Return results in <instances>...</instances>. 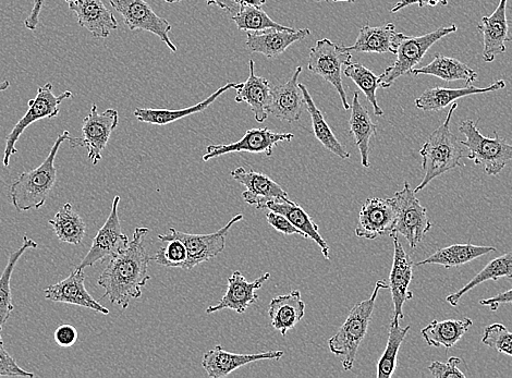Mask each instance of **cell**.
Segmentation results:
<instances>
[{"instance_id": "603a6c76", "label": "cell", "mask_w": 512, "mask_h": 378, "mask_svg": "<svg viewBox=\"0 0 512 378\" xmlns=\"http://www.w3.org/2000/svg\"><path fill=\"white\" fill-rule=\"evenodd\" d=\"M301 72L302 67H297L294 75L286 83L272 90L270 104L267 107L268 115H273L287 123H296L300 120L306 104L299 85Z\"/></svg>"}, {"instance_id": "30bf717a", "label": "cell", "mask_w": 512, "mask_h": 378, "mask_svg": "<svg viewBox=\"0 0 512 378\" xmlns=\"http://www.w3.org/2000/svg\"><path fill=\"white\" fill-rule=\"evenodd\" d=\"M118 124L119 113L116 109L109 108L100 114L94 103L90 114L83 120L82 138H73L70 144L72 148H87L90 161L97 165L103 160V151Z\"/></svg>"}, {"instance_id": "ac0fdd59", "label": "cell", "mask_w": 512, "mask_h": 378, "mask_svg": "<svg viewBox=\"0 0 512 378\" xmlns=\"http://www.w3.org/2000/svg\"><path fill=\"white\" fill-rule=\"evenodd\" d=\"M284 355V351L280 350L254 353V355H237V353L227 352L222 346H216L214 349L204 353L202 367L207 376L211 378H224L250 363L264 360L277 361L282 359Z\"/></svg>"}, {"instance_id": "8d00e7d4", "label": "cell", "mask_w": 512, "mask_h": 378, "mask_svg": "<svg viewBox=\"0 0 512 378\" xmlns=\"http://www.w3.org/2000/svg\"><path fill=\"white\" fill-rule=\"evenodd\" d=\"M501 278L512 279V252L499 256V258L487 264L465 287L455 292V294L449 295L446 301L451 307H457L460 299L473 288L487 282V280L497 282Z\"/></svg>"}, {"instance_id": "83f0119b", "label": "cell", "mask_w": 512, "mask_h": 378, "mask_svg": "<svg viewBox=\"0 0 512 378\" xmlns=\"http://www.w3.org/2000/svg\"><path fill=\"white\" fill-rule=\"evenodd\" d=\"M254 60H250L249 78L237 90L235 101L237 103H247L251 107L254 118L259 124H263L268 117L267 107L270 104L272 89L270 81L255 75Z\"/></svg>"}, {"instance_id": "d6986e66", "label": "cell", "mask_w": 512, "mask_h": 378, "mask_svg": "<svg viewBox=\"0 0 512 378\" xmlns=\"http://www.w3.org/2000/svg\"><path fill=\"white\" fill-rule=\"evenodd\" d=\"M394 239V261L392 272H390L388 289L392 291L394 303L393 320L405 319L404 304L413 298V292L409 289L413 276L414 263L409 254L402 247L398 236Z\"/></svg>"}, {"instance_id": "f5cc1de1", "label": "cell", "mask_w": 512, "mask_h": 378, "mask_svg": "<svg viewBox=\"0 0 512 378\" xmlns=\"http://www.w3.org/2000/svg\"><path fill=\"white\" fill-rule=\"evenodd\" d=\"M240 7L250 6L255 8H262L266 4V0H237Z\"/></svg>"}, {"instance_id": "836d02e7", "label": "cell", "mask_w": 512, "mask_h": 378, "mask_svg": "<svg viewBox=\"0 0 512 378\" xmlns=\"http://www.w3.org/2000/svg\"><path fill=\"white\" fill-rule=\"evenodd\" d=\"M300 89L303 94L304 103L307 105V111L312 119V127L316 140H318L324 148L340 157L341 160H349L350 153L345 146L341 144L335 136V133L326 123L323 113L316 107L312 96L306 85L300 83Z\"/></svg>"}, {"instance_id": "e575fe53", "label": "cell", "mask_w": 512, "mask_h": 378, "mask_svg": "<svg viewBox=\"0 0 512 378\" xmlns=\"http://www.w3.org/2000/svg\"><path fill=\"white\" fill-rule=\"evenodd\" d=\"M496 251L497 249L494 247L473 246L471 243H467V245H454L437 250L428 259L414 265H442L446 268L457 267Z\"/></svg>"}, {"instance_id": "9c48e42d", "label": "cell", "mask_w": 512, "mask_h": 378, "mask_svg": "<svg viewBox=\"0 0 512 378\" xmlns=\"http://www.w3.org/2000/svg\"><path fill=\"white\" fill-rule=\"evenodd\" d=\"M72 96L73 94L71 91H65L63 94L55 95L53 84L51 82H47L43 87H39L38 95L28 103V112L18 121L14 129H12L8 134L3 160L5 167L9 166L10 158L18 152L16 144L24 130L35 124L36 121L57 117L60 113V104L65 100L72 99Z\"/></svg>"}, {"instance_id": "7bdbcfd3", "label": "cell", "mask_w": 512, "mask_h": 378, "mask_svg": "<svg viewBox=\"0 0 512 378\" xmlns=\"http://www.w3.org/2000/svg\"><path fill=\"white\" fill-rule=\"evenodd\" d=\"M482 344L512 358V333L503 324L495 323L487 326Z\"/></svg>"}, {"instance_id": "60d3db41", "label": "cell", "mask_w": 512, "mask_h": 378, "mask_svg": "<svg viewBox=\"0 0 512 378\" xmlns=\"http://www.w3.org/2000/svg\"><path fill=\"white\" fill-rule=\"evenodd\" d=\"M233 21L236 23L239 30L247 32H262L268 29H289L275 22L261 8L250 6L240 7L237 14L233 16Z\"/></svg>"}, {"instance_id": "6f0895ef", "label": "cell", "mask_w": 512, "mask_h": 378, "mask_svg": "<svg viewBox=\"0 0 512 378\" xmlns=\"http://www.w3.org/2000/svg\"><path fill=\"white\" fill-rule=\"evenodd\" d=\"M66 3H72V2H76V0H65Z\"/></svg>"}, {"instance_id": "5b68a950", "label": "cell", "mask_w": 512, "mask_h": 378, "mask_svg": "<svg viewBox=\"0 0 512 378\" xmlns=\"http://www.w3.org/2000/svg\"><path fill=\"white\" fill-rule=\"evenodd\" d=\"M458 31L456 24L438 28L421 36H408L399 33L397 40L396 60L380 76L381 87L389 89L402 76L409 75L412 69L422 62L430 48L445 36Z\"/></svg>"}, {"instance_id": "f6af8a7d", "label": "cell", "mask_w": 512, "mask_h": 378, "mask_svg": "<svg viewBox=\"0 0 512 378\" xmlns=\"http://www.w3.org/2000/svg\"><path fill=\"white\" fill-rule=\"evenodd\" d=\"M463 360L458 357H451L447 363L433 361L428 370L435 378H466L467 375L459 369V364Z\"/></svg>"}, {"instance_id": "4dcf8cb0", "label": "cell", "mask_w": 512, "mask_h": 378, "mask_svg": "<svg viewBox=\"0 0 512 378\" xmlns=\"http://www.w3.org/2000/svg\"><path fill=\"white\" fill-rule=\"evenodd\" d=\"M266 209L284 215L292 225L301 231L304 238L313 240L320 247L324 258L329 260V247L319 233V226L299 204L292 201L271 202L266 205Z\"/></svg>"}, {"instance_id": "6da1fadb", "label": "cell", "mask_w": 512, "mask_h": 378, "mask_svg": "<svg viewBox=\"0 0 512 378\" xmlns=\"http://www.w3.org/2000/svg\"><path fill=\"white\" fill-rule=\"evenodd\" d=\"M149 233V228H136L128 248L111 258L97 282L105 290L102 299L108 297L112 304L126 310L131 300L142 297V288L151 279L149 265L153 261L144 247Z\"/></svg>"}, {"instance_id": "ba28073f", "label": "cell", "mask_w": 512, "mask_h": 378, "mask_svg": "<svg viewBox=\"0 0 512 378\" xmlns=\"http://www.w3.org/2000/svg\"><path fill=\"white\" fill-rule=\"evenodd\" d=\"M397 217L390 237L404 236L411 249H416L432 229L425 207L416 197V193L410 188L409 182H405L404 189L395 194Z\"/></svg>"}, {"instance_id": "b9f144b4", "label": "cell", "mask_w": 512, "mask_h": 378, "mask_svg": "<svg viewBox=\"0 0 512 378\" xmlns=\"http://www.w3.org/2000/svg\"><path fill=\"white\" fill-rule=\"evenodd\" d=\"M164 246L153 256V261L166 267L184 268L188 260V251L184 243L177 238L158 235Z\"/></svg>"}, {"instance_id": "7402d4cb", "label": "cell", "mask_w": 512, "mask_h": 378, "mask_svg": "<svg viewBox=\"0 0 512 378\" xmlns=\"http://www.w3.org/2000/svg\"><path fill=\"white\" fill-rule=\"evenodd\" d=\"M69 9L76 15L80 27L88 30L95 39H107L118 29V22L103 0H76L69 3Z\"/></svg>"}, {"instance_id": "8992f818", "label": "cell", "mask_w": 512, "mask_h": 378, "mask_svg": "<svg viewBox=\"0 0 512 378\" xmlns=\"http://www.w3.org/2000/svg\"><path fill=\"white\" fill-rule=\"evenodd\" d=\"M478 123L472 119L462 121L459 131L466 137L461 141L469 150L467 157L475 165H482L489 176H498L509 162L512 161V144L498 136L486 138L478 129Z\"/></svg>"}, {"instance_id": "277c9868", "label": "cell", "mask_w": 512, "mask_h": 378, "mask_svg": "<svg viewBox=\"0 0 512 378\" xmlns=\"http://www.w3.org/2000/svg\"><path fill=\"white\" fill-rule=\"evenodd\" d=\"M382 289H388L385 280L376 283L370 299L359 302L352 308L346 322L328 341L329 350L340 359L345 371H351L355 365L359 347L368 334L375 303Z\"/></svg>"}, {"instance_id": "7a4b0ae2", "label": "cell", "mask_w": 512, "mask_h": 378, "mask_svg": "<svg viewBox=\"0 0 512 378\" xmlns=\"http://www.w3.org/2000/svg\"><path fill=\"white\" fill-rule=\"evenodd\" d=\"M69 131L59 134L46 160L34 169L23 172L10 187V200L19 212L40 210L50 198L57 181L56 156L65 141H72Z\"/></svg>"}, {"instance_id": "74e56055", "label": "cell", "mask_w": 512, "mask_h": 378, "mask_svg": "<svg viewBox=\"0 0 512 378\" xmlns=\"http://www.w3.org/2000/svg\"><path fill=\"white\" fill-rule=\"evenodd\" d=\"M36 248H38V243L28 236H24L22 246L10 254L8 264L2 276H0V333H2L4 326L9 320L11 312L15 310L10 288L12 273H14L15 267L23 253L29 249Z\"/></svg>"}, {"instance_id": "8fae6325", "label": "cell", "mask_w": 512, "mask_h": 378, "mask_svg": "<svg viewBox=\"0 0 512 378\" xmlns=\"http://www.w3.org/2000/svg\"><path fill=\"white\" fill-rule=\"evenodd\" d=\"M108 2L123 16L129 30L153 33L169 47L170 51L177 53L176 45L169 39L172 24L166 19L157 16L156 12L145 0H108Z\"/></svg>"}, {"instance_id": "484cf974", "label": "cell", "mask_w": 512, "mask_h": 378, "mask_svg": "<svg viewBox=\"0 0 512 378\" xmlns=\"http://www.w3.org/2000/svg\"><path fill=\"white\" fill-rule=\"evenodd\" d=\"M506 88L504 80H499L487 88H477L473 85H466L461 89L433 88L425 90L416 100L418 109L424 112H440L462 97L501 91Z\"/></svg>"}, {"instance_id": "52a82bcc", "label": "cell", "mask_w": 512, "mask_h": 378, "mask_svg": "<svg viewBox=\"0 0 512 378\" xmlns=\"http://www.w3.org/2000/svg\"><path fill=\"white\" fill-rule=\"evenodd\" d=\"M352 55L345 46H339L331 40L323 39L315 43L311 48L308 69L314 75L331 83L340 96L345 111H349L351 105L343 83V69L351 63Z\"/></svg>"}, {"instance_id": "db71d44e", "label": "cell", "mask_w": 512, "mask_h": 378, "mask_svg": "<svg viewBox=\"0 0 512 378\" xmlns=\"http://www.w3.org/2000/svg\"><path fill=\"white\" fill-rule=\"evenodd\" d=\"M10 88V82L8 80H5L4 82L0 83V92H4Z\"/></svg>"}, {"instance_id": "4fadbf2b", "label": "cell", "mask_w": 512, "mask_h": 378, "mask_svg": "<svg viewBox=\"0 0 512 378\" xmlns=\"http://www.w3.org/2000/svg\"><path fill=\"white\" fill-rule=\"evenodd\" d=\"M119 203L120 197L117 195L113 201L111 214L93 239L90 251L77 267L79 270H84V268L92 267L97 262H104L108 258H113V256L128 248L130 240L121 228L118 215Z\"/></svg>"}, {"instance_id": "2e32d148", "label": "cell", "mask_w": 512, "mask_h": 378, "mask_svg": "<svg viewBox=\"0 0 512 378\" xmlns=\"http://www.w3.org/2000/svg\"><path fill=\"white\" fill-rule=\"evenodd\" d=\"M230 176L247 188L242 193L243 201L258 210L266 209V205L271 202L290 201L283 187L262 173L239 167L230 172Z\"/></svg>"}, {"instance_id": "9a60e30c", "label": "cell", "mask_w": 512, "mask_h": 378, "mask_svg": "<svg viewBox=\"0 0 512 378\" xmlns=\"http://www.w3.org/2000/svg\"><path fill=\"white\" fill-rule=\"evenodd\" d=\"M397 217L395 199L371 198L364 202L359 214L356 236L374 240L393 230Z\"/></svg>"}, {"instance_id": "11a10c76", "label": "cell", "mask_w": 512, "mask_h": 378, "mask_svg": "<svg viewBox=\"0 0 512 378\" xmlns=\"http://www.w3.org/2000/svg\"><path fill=\"white\" fill-rule=\"evenodd\" d=\"M327 2L355 4L357 0H327Z\"/></svg>"}, {"instance_id": "d590c367", "label": "cell", "mask_w": 512, "mask_h": 378, "mask_svg": "<svg viewBox=\"0 0 512 378\" xmlns=\"http://www.w3.org/2000/svg\"><path fill=\"white\" fill-rule=\"evenodd\" d=\"M48 224L53 227L60 241L70 245H81L87 234V225L70 203H66Z\"/></svg>"}, {"instance_id": "7c38bea8", "label": "cell", "mask_w": 512, "mask_h": 378, "mask_svg": "<svg viewBox=\"0 0 512 378\" xmlns=\"http://www.w3.org/2000/svg\"><path fill=\"white\" fill-rule=\"evenodd\" d=\"M243 219L242 214H238L231 218L230 221L222 229H219L214 234L209 235H192L181 233V231L170 228L168 237L177 238L187 248L188 260L184 266V270L190 271L195 266L210 261L218 254H221L226 247V238L229 231L235 224L241 222Z\"/></svg>"}, {"instance_id": "f907efd6", "label": "cell", "mask_w": 512, "mask_h": 378, "mask_svg": "<svg viewBox=\"0 0 512 378\" xmlns=\"http://www.w3.org/2000/svg\"><path fill=\"white\" fill-rule=\"evenodd\" d=\"M480 304L481 306L491 308L492 311H497L502 304H512V289L502 292V294H498L493 298L481 300Z\"/></svg>"}, {"instance_id": "ffe728a7", "label": "cell", "mask_w": 512, "mask_h": 378, "mask_svg": "<svg viewBox=\"0 0 512 378\" xmlns=\"http://www.w3.org/2000/svg\"><path fill=\"white\" fill-rule=\"evenodd\" d=\"M84 270L76 268L66 279L44 290V297L47 300L59 303L72 304L85 309L93 310L105 315L109 314L99 301H96L84 285Z\"/></svg>"}, {"instance_id": "44dd1931", "label": "cell", "mask_w": 512, "mask_h": 378, "mask_svg": "<svg viewBox=\"0 0 512 378\" xmlns=\"http://www.w3.org/2000/svg\"><path fill=\"white\" fill-rule=\"evenodd\" d=\"M508 0H499L496 10L490 17H483L478 30L483 35V59L493 63L498 55L506 52V43L512 42L507 20Z\"/></svg>"}, {"instance_id": "ee69618b", "label": "cell", "mask_w": 512, "mask_h": 378, "mask_svg": "<svg viewBox=\"0 0 512 378\" xmlns=\"http://www.w3.org/2000/svg\"><path fill=\"white\" fill-rule=\"evenodd\" d=\"M34 377V373L23 370L19 367L14 358L4 346L2 335H0V377Z\"/></svg>"}, {"instance_id": "681fc988", "label": "cell", "mask_w": 512, "mask_h": 378, "mask_svg": "<svg viewBox=\"0 0 512 378\" xmlns=\"http://www.w3.org/2000/svg\"><path fill=\"white\" fill-rule=\"evenodd\" d=\"M412 5H418L420 8L425 6L435 7L437 5L447 6L448 0H399V2L392 9V14H396V12Z\"/></svg>"}, {"instance_id": "bcb514c9", "label": "cell", "mask_w": 512, "mask_h": 378, "mask_svg": "<svg viewBox=\"0 0 512 378\" xmlns=\"http://www.w3.org/2000/svg\"><path fill=\"white\" fill-rule=\"evenodd\" d=\"M266 219L267 223L277 230L278 233L285 235H300L304 238L301 231L292 225L284 215L271 211L266 214Z\"/></svg>"}, {"instance_id": "f546056e", "label": "cell", "mask_w": 512, "mask_h": 378, "mask_svg": "<svg viewBox=\"0 0 512 378\" xmlns=\"http://www.w3.org/2000/svg\"><path fill=\"white\" fill-rule=\"evenodd\" d=\"M351 111L350 133L360 151L362 166L370 168V142L376 136L377 125L373 123L368 109L360 103L358 92L353 95Z\"/></svg>"}, {"instance_id": "5bb4252c", "label": "cell", "mask_w": 512, "mask_h": 378, "mask_svg": "<svg viewBox=\"0 0 512 378\" xmlns=\"http://www.w3.org/2000/svg\"><path fill=\"white\" fill-rule=\"evenodd\" d=\"M295 139L292 133H277L268 128H254L246 132L243 138L235 143L207 146L203 162H210L213 158L231 153L265 154L270 157L279 143L291 142Z\"/></svg>"}, {"instance_id": "f35d334b", "label": "cell", "mask_w": 512, "mask_h": 378, "mask_svg": "<svg viewBox=\"0 0 512 378\" xmlns=\"http://www.w3.org/2000/svg\"><path fill=\"white\" fill-rule=\"evenodd\" d=\"M411 326L400 327L399 321L392 320L389 327V335L386 349L377 363V378H392L397 369V358L399 349L404 343Z\"/></svg>"}, {"instance_id": "cb8c5ba5", "label": "cell", "mask_w": 512, "mask_h": 378, "mask_svg": "<svg viewBox=\"0 0 512 378\" xmlns=\"http://www.w3.org/2000/svg\"><path fill=\"white\" fill-rule=\"evenodd\" d=\"M311 35L309 29H268L262 32H248L246 46L252 54H262L276 58L284 54L291 45L306 40Z\"/></svg>"}, {"instance_id": "4316f807", "label": "cell", "mask_w": 512, "mask_h": 378, "mask_svg": "<svg viewBox=\"0 0 512 378\" xmlns=\"http://www.w3.org/2000/svg\"><path fill=\"white\" fill-rule=\"evenodd\" d=\"M304 314H306V303L303 302L299 290L274 298L268 308L272 326L283 336L302 321Z\"/></svg>"}, {"instance_id": "816d5d0a", "label": "cell", "mask_w": 512, "mask_h": 378, "mask_svg": "<svg viewBox=\"0 0 512 378\" xmlns=\"http://www.w3.org/2000/svg\"><path fill=\"white\" fill-rule=\"evenodd\" d=\"M167 4H176L182 2V0H165ZM207 5L212 6L215 5L218 8H221L230 14H237L240 9V5L237 0H205Z\"/></svg>"}, {"instance_id": "ab89813d", "label": "cell", "mask_w": 512, "mask_h": 378, "mask_svg": "<svg viewBox=\"0 0 512 378\" xmlns=\"http://www.w3.org/2000/svg\"><path fill=\"white\" fill-rule=\"evenodd\" d=\"M344 75L358 85L373 107L376 117L384 116L383 109L377 102L376 91L381 87L380 76L359 63H350L344 70Z\"/></svg>"}, {"instance_id": "3957f363", "label": "cell", "mask_w": 512, "mask_h": 378, "mask_svg": "<svg viewBox=\"0 0 512 378\" xmlns=\"http://www.w3.org/2000/svg\"><path fill=\"white\" fill-rule=\"evenodd\" d=\"M457 108V103L451 104L445 123L437 128L422 146L420 154L423 158L422 168L425 174L421 184L413 190L416 194L428 187L437 177L461 166L460 162L465 157L463 154L465 151L462 149L461 142L450 131V121Z\"/></svg>"}, {"instance_id": "f1b7e54d", "label": "cell", "mask_w": 512, "mask_h": 378, "mask_svg": "<svg viewBox=\"0 0 512 378\" xmlns=\"http://www.w3.org/2000/svg\"><path fill=\"white\" fill-rule=\"evenodd\" d=\"M399 33L394 23H387L382 27L364 26L358 39L352 46L346 47L350 53H376L395 55Z\"/></svg>"}, {"instance_id": "1f68e13d", "label": "cell", "mask_w": 512, "mask_h": 378, "mask_svg": "<svg viewBox=\"0 0 512 378\" xmlns=\"http://www.w3.org/2000/svg\"><path fill=\"white\" fill-rule=\"evenodd\" d=\"M413 76H433L444 80L445 82L463 81L466 85H472L478 80V73L468 67L460 60L437 54L433 62L419 69H412Z\"/></svg>"}, {"instance_id": "c3c4849f", "label": "cell", "mask_w": 512, "mask_h": 378, "mask_svg": "<svg viewBox=\"0 0 512 378\" xmlns=\"http://www.w3.org/2000/svg\"><path fill=\"white\" fill-rule=\"evenodd\" d=\"M46 0H34L33 8L30 15L24 20V26L30 31L38 29L40 24V16Z\"/></svg>"}, {"instance_id": "e0dca14e", "label": "cell", "mask_w": 512, "mask_h": 378, "mask_svg": "<svg viewBox=\"0 0 512 378\" xmlns=\"http://www.w3.org/2000/svg\"><path fill=\"white\" fill-rule=\"evenodd\" d=\"M271 278L270 273H265L254 282H248L243 275L236 271L228 278L225 296L216 306L206 309L207 314L222 310H234L239 314L245 313L253 304L259 300L258 290Z\"/></svg>"}, {"instance_id": "9f6ffc18", "label": "cell", "mask_w": 512, "mask_h": 378, "mask_svg": "<svg viewBox=\"0 0 512 378\" xmlns=\"http://www.w3.org/2000/svg\"><path fill=\"white\" fill-rule=\"evenodd\" d=\"M316 3L327 2V0H315Z\"/></svg>"}, {"instance_id": "d6a6232c", "label": "cell", "mask_w": 512, "mask_h": 378, "mask_svg": "<svg viewBox=\"0 0 512 378\" xmlns=\"http://www.w3.org/2000/svg\"><path fill=\"white\" fill-rule=\"evenodd\" d=\"M473 326V321L466 317L463 320H434L428 326L424 327L421 335L425 343L430 347L453 348L465 336Z\"/></svg>"}, {"instance_id": "7dc6e473", "label": "cell", "mask_w": 512, "mask_h": 378, "mask_svg": "<svg viewBox=\"0 0 512 378\" xmlns=\"http://www.w3.org/2000/svg\"><path fill=\"white\" fill-rule=\"evenodd\" d=\"M56 344L59 347L70 348L77 344L79 339L78 331L75 327L69 324L60 325L54 335Z\"/></svg>"}, {"instance_id": "d4e9b609", "label": "cell", "mask_w": 512, "mask_h": 378, "mask_svg": "<svg viewBox=\"0 0 512 378\" xmlns=\"http://www.w3.org/2000/svg\"><path fill=\"white\" fill-rule=\"evenodd\" d=\"M242 85L243 83L228 82L224 87L219 88L203 102L188 108L178 109V111H170V109L137 108L136 111H134V116H136L141 123L145 124L156 126L173 124L175 121L205 111V109L209 108L219 96H222L229 90L237 91L242 87Z\"/></svg>"}]
</instances>
